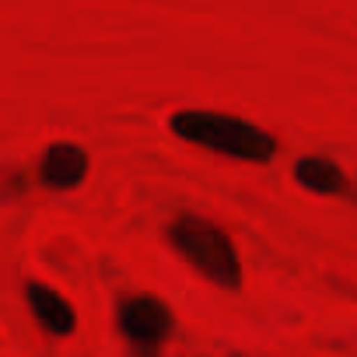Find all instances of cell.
<instances>
[{
    "label": "cell",
    "instance_id": "6da1fadb",
    "mask_svg": "<svg viewBox=\"0 0 357 357\" xmlns=\"http://www.w3.org/2000/svg\"><path fill=\"white\" fill-rule=\"evenodd\" d=\"M168 126L178 140H186L193 147H204V151L221 154V158L252 161V165H266L280 151V140L270 130H263V126H256L242 116H231V112L178 109L168 119Z\"/></svg>",
    "mask_w": 357,
    "mask_h": 357
},
{
    "label": "cell",
    "instance_id": "7a4b0ae2",
    "mask_svg": "<svg viewBox=\"0 0 357 357\" xmlns=\"http://www.w3.org/2000/svg\"><path fill=\"white\" fill-rule=\"evenodd\" d=\"M165 238L168 245L183 256L200 277H207L211 284L225 287V291H238L242 287V259H238V249L231 242V235L204 218V214H175L165 228Z\"/></svg>",
    "mask_w": 357,
    "mask_h": 357
},
{
    "label": "cell",
    "instance_id": "3957f363",
    "mask_svg": "<svg viewBox=\"0 0 357 357\" xmlns=\"http://www.w3.org/2000/svg\"><path fill=\"white\" fill-rule=\"evenodd\" d=\"M116 326L133 357H161V347L175 329V315L154 294H123L116 305Z\"/></svg>",
    "mask_w": 357,
    "mask_h": 357
},
{
    "label": "cell",
    "instance_id": "277c9868",
    "mask_svg": "<svg viewBox=\"0 0 357 357\" xmlns=\"http://www.w3.org/2000/svg\"><path fill=\"white\" fill-rule=\"evenodd\" d=\"M88 178V151L70 144V140H60V144H50L43 161H39V183L53 193H67V190H77Z\"/></svg>",
    "mask_w": 357,
    "mask_h": 357
},
{
    "label": "cell",
    "instance_id": "5b68a950",
    "mask_svg": "<svg viewBox=\"0 0 357 357\" xmlns=\"http://www.w3.org/2000/svg\"><path fill=\"white\" fill-rule=\"evenodd\" d=\"M25 301H29V312L36 315V322L50 333V336H70L77 329V312L74 305L53 291L50 284L43 280H25Z\"/></svg>",
    "mask_w": 357,
    "mask_h": 357
},
{
    "label": "cell",
    "instance_id": "8992f818",
    "mask_svg": "<svg viewBox=\"0 0 357 357\" xmlns=\"http://www.w3.org/2000/svg\"><path fill=\"white\" fill-rule=\"evenodd\" d=\"M294 178H298V186L319 197H354L350 175L333 158H322V154H301L294 161Z\"/></svg>",
    "mask_w": 357,
    "mask_h": 357
}]
</instances>
